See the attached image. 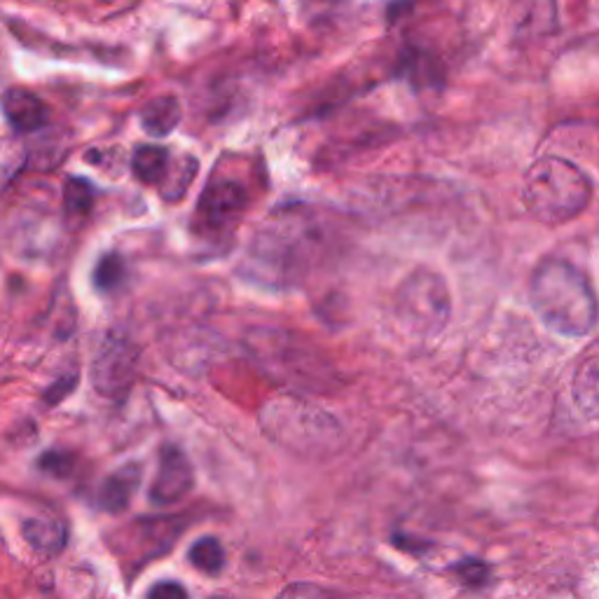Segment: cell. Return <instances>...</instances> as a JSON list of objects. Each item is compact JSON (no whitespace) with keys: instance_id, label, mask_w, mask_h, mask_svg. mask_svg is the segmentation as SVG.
Wrapping results in <instances>:
<instances>
[{"instance_id":"30bf717a","label":"cell","mask_w":599,"mask_h":599,"mask_svg":"<svg viewBox=\"0 0 599 599\" xmlns=\"http://www.w3.org/2000/svg\"><path fill=\"white\" fill-rule=\"evenodd\" d=\"M511 28L517 38H541L558 28V0H513Z\"/></svg>"},{"instance_id":"ffe728a7","label":"cell","mask_w":599,"mask_h":599,"mask_svg":"<svg viewBox=\"0 0 599 599\" xmlns=\"http://www.w3.org/2000/svg\"><path fill=\"white\" fill-rule=\"evenodd\" d=\"M124 277H127V265L118 254H106L97 267H94V286L101 293H110L122 286Z\"/></svg>"},{"instance_id":"cb8c5ba5","label":"cell","mask_w":599,"mask_h":599,"mask_svg":"<svg viewBox=\"0 0 599 599\" xmlns=\"http://www.w3.org/2000/svg\"><path fill=\"white\" fill-rule=\"evenodd\" d=\"M148 599H191V595L176 580H160L148 590Z\"/></svg>"},{"instance_id":"8fae6325","label":"cell","mask_w":599,"mask_h":599,"mask_svg":"<svg viewBox=\"0 0 599 599\" xmlns=\"http://www.w3.org/2000/svg\"><path fill=\"white\" fill-rule=\"evenodd\" d=\"M0 110L14 132H38L47 122V108L34 91L24 87H10L0 97Z\"/></svg>"},{"instance_id":"7402d4cb","label":"cell","mask_w":599,"mask_h":599,"mask_svg":"<svg viewBox=\"0 0 599 599\" xmlns=\"http://www.w3.org/2000/svg\"><path fill=\"white\" fill-rule=\"evenodd\" d=\"M277 599H335L333 592L317 586V583H293V586L283 588Z\"/></svg>"},{"instance_id":"7a4b0ae2","label":"cell","mask_w":599,"mask_h":599,"mask_svg":"<svg viewBox=\"0 0 599 599\" xmlns=\"http://www.w3.org/2000/svg\"><path fill=\"white\" fill-rule=\"evenodd\" d=\"M260 427L279 448L314 460L338 452L342 438V424L328 409L295 393H281L265 403Z\"/></svg>"},{"instance_id":"44dd1931","label":"cell","mask_w":599,"mask_h":599,"mask_svg":"<svg viewBox=\"0 0 599 599\" xmlns=\"http://www.w3.org/2000/svg\"><path fill=\"white\" fill-rule=\"evenodd\" d=\"M454 572L460 574L466 586H485L487 578H490V566L482 560H464L454 566Z\"/></svg>"},{"instance_id":"52a82bcc","label":"cell","mask_w":599,"mask_h":599,"mask_svg":"<svg viewBox=\"0 0 599 599\" xmlns=\"http://www.w3.org/2000/svg\"><path fill=\"white\" fill-rule=\"evenodd\" d=\"M138 352L120 335H108L91 364V384L106 399H122L136 380Z\"/></svg>"},{"instance_id":"ba28073f","label":"cell","mask_w":599,"mask_h":599,"mask_svg":"<svg viewBox=\"0 0 599 599\" xmlns=\"http://www.w3.org/2000/svg\"><path fill=\"white\" fill-rule=\"evenodd\" d=\"M248 207V193L240 181L232 179H211L204 187V193L197 201V216L204 220V225L211 230H223L232 225L236 218Z\"/></svg>"},{"instance_id":"277c9868","label":"cell","mask_w":599,"mask_h":599,"mask_svg":"<svg viewBox=\"0 0 599 599\" xmlns=\"http://www.w3.org/2000/svg\"><path fill=\"white\" fill-rule=\"evenodd\" d=\"M317 242V230L309 225V220L300 218L260 230L250 246L246 274L267 286H286L295 281L297 272L305 270Z\"/></svg>"},{"instance_id":"4fadbf2b","label":"cell","mask_w":599,"mask_h":599,"mask_svg":"<svg viewBox=\"0 0 599 599\" xmlns=\"http://www.w3.org/2000/svg\"><path fill=\"white\" fill-rule=\"evenodd\" d=\"M22 534L26 543L34 548L38 555H45V558L59 555L69 543L66 525L54 517H30L24 523Z\"/></svg>"},{"instance_id":"e0dca14e","label":"cell","mask_w":599,"mask_h":599,"mask_svg":"<svg viewBox=\"0 0 599 599\" xmlns=\"http://www.w3.org/2000/svg\"><path fill=\"white\" fill-rule=\"evenodd\" d=\"M187 558H191V564L201 574L216 576L223 572V566H225V550H223V546H220L216 536H204V539L195 541Z\"/></svg>"},{"instance_id":"484cf974","label":"cell","mask_w":599,"mask_h":599,"mask_svg":"<svg viewBox=\"0 0 599 599\" xmlns=\"http://www.w3.org/2000/svg\"><path fill=\"white\" fill-rule=\"evenodd\" d=\"M213 599H223V597H213Z\"/></svg>"},{"instance_id":"d6986e66","label":"cell","mask_w":599,"mask_h":599,"mask_svg":"<svg viewBox=\"0 0 599 599\" xmlns=\"http://www.w3.org/2000/svg\"><path fill=\"white\" fill-rule=\"evenodd\" d=\"M94 207V187L85 181L71 176L64 185V209L71 218H85Z\"/></svg>"},{"instance_id":"9c48e42d","label":"cell","mask_w":599,"mask_h":599,"mask_svg":"<svg viewBox=\"0 0 599 599\" xmlns=\"http://www.w3.org/2000/svg\"><path fill=\"white\" fill-rule=\"evenodd\" d=\"M195 485V470L185 452L176 445H164L160 450V468L150 487V501L155 506H171L191 494Z\"/></svg>"},{"instance_id":"3957f363","label":"cell","mask_w":599,"mask_h":599,"mask_svg":"<svg viewBox=\"0 0 599 599\" xmlns=\"http://www.w3.org/2000/svg\"><path fill=\"white\" fill-rule=\"evenodd\" d=\"M523 201L536 220L546 225H560L590 207L592 181L574 162L546 155L525 173Z\"/></svg>"},{"instance_id":"7c38bea8","label":"cell","mask_w":599,"mask_h":599,"mask_svg":"<svg viewBox=\"0 0 599 599\" xmlns=\"http://www.w3.org/2000/svg\"><path fill=\"white\" fill-rule=\"evenodd\" d=\"M140 485V466L124 464L101 482L99 487V506L108 513L127 511L136 490Z\"/></svg>"},{"instance_id":"9a60e30c","label":"cell","mask_w":599,"mask_h":599,"mask_svg":"<svg viewBox=\"0 0 599 599\" xmlns=\"http://www.w3.org/2000/svg\"><path fill=\"white\" fill-rule=\"evenodd\" d=\"M597 399H599V364L595 350L580 360L578 372L574 377V401L586 417L597 415Z\"/></svg>"},{"instance_id":"6da1fadb","label":"cell","mask_w":599,"mask_h":599,"mask_svg":"<svg viewBox=\"0 0 599 599\" xmlns=\"http://www.w3.org/2000/svg\"><path fill=\"white\" fill-rule=\"evenodd\" d=\"M529 300L539 319L564 338H586L597 323V297L588 274L562 258H546L531 274Z\"/></svg>"},{"instance_id":"5b68a950","label":"cell","mask_w":599,"mask_h":599,"mask_svg":"<svg viewBox=\"0 0 599 599\" xmlns=\"http://www.w3.org/2000/svg\"><path fill=\"white\" fill-rule=\"evenodd\" d=\"M258 364L279 382L305 391H319L333 382V370L311 346L289 342L283 333H260L250 344Z\"/></svg>"},{"instance_id":"d4e9b609","label":"cell","mask_w":599,"mask_h":599,"mask_svg":"<svg viewBox=\"0 0 599 599\" xmlns=\"http://www.w3.org/2000/svg\"><path fill=\"white\" fill-rule=\"evenodd\" d=\"M319 3H321V0H319ZM328 3H335V0H328Z\"/></svg>"},{"instance_id":"603a6c76","label":"cell","mask_w":599,"mask_h":599,"mask_svg":"<svg viewBox=\"0 0 599 599\" xmlns=\"http://www.w3.org/2000/svg\"><path fill=\"white\" fill-rule=\"evenodd\" d=\"M73 464H75V456L69 452H47L40 460L42 470L54 473V476H59V478L69 476V473L73 470Z\"/></svg>"},{"instance_id":"ac0fdd59","label":"cell","mask_w":599,"mask_h":599,"mask_svg":"<svg viewBox=\"0 0 599 599\" xmlns=\"http://www.w3.org/2000/svg\"><path fill=\"white\" fill-rule=\"evenodd\" d=\"M195 176H197V160H195V157H183V162L179 167L169 164L167 176L160 183L162 185V197L171 199V201L181 199L187 187H191Z\"/></svg>"},{"instance_id":"5bb4252c","label":"cell","mask_w":599,"mask_h":599,"mask_svg":"<svg viewBox=\"0 0 599 599\" xmlns=\"http://www.w3.org/2000/svg\"><path fill=\"white\" fill-rule=\"evenodd\" d=\"M181 115L183 110L176 97H157L140 108L138 120H140V127H144L148 136L164 138L179 127Z\"/></svg>"},{"instance_id":"8992f818","label":"cell","mask_w":599,"mask_h":599,"mask_svg":"<svg viewBox=\"0 0 599 599\" xmlns=\"http://www.w3.org/2000/svg\"><path fill=\"white\" fill-rule=\"evenodd\" d=\"M399 321L417 335H436L450 321L452 295L445 279L433 270L407 274L393 297Z\"/></svg>"},{"instance_id":"2e32d148","label":"cell","mask_w":599,"mask_h":599,"mask_svg":"<svg viewBox=\"0 0 599 599\" xmlns=\"http://www.w3.org/2000/svg\"><path fill=\"white\" fill-rule=\"evenodd\" d=\"M169 150L160 146H140L132 157L134 176L146 185H160L169 171Z\"/></svg>"}]
</instances>
